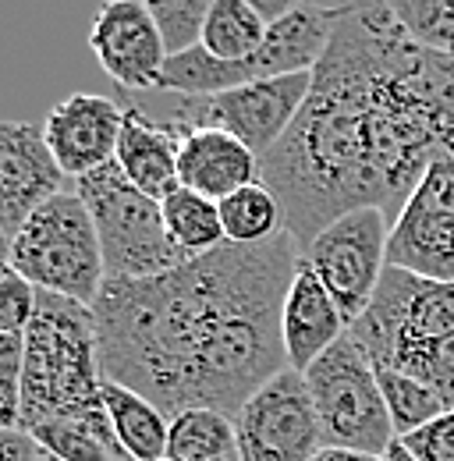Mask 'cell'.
Listing matches in <instances>:
<instances>
[{"label":"cell","mask_w":454,"mask_h":461,"mask_svg":"<svg viewBox=\"0 0 454 461\" xmlns=\"http://www.w3.org/2000/svg\"><path fill=\"white\" fill-rule=\"evenodd\" d=\"M36 298H40V291L4 263V274H0V334H25L32 316H36Z\"/></svg>","instance_id":"obj_28"},{"label":"cell","mask_w":454,"mask_h":461,"mask_svg":"<svg viewBox=\"0 0 454 461\" xmlns=\"http://www.w3.org/2000/svg\"><path fill=\"white\" fill-rule=\"evenodd\" d=\"M298 256L284 230L259 245L224 241L157 277L107 281L93 302L104 380L170 419L188 408L234 419L287 369L281 323Z\"/></svg>","instance_id":"obj_2"},{"label":"cell","mask_w":454,"mask_h":461,"mask_svg":"<svg viewBox=\"0 0 454 461\" xmlns=\"http://www.w3.org/2000/svg\"><path fill=\"white\" fill-rule=\"evenodd\" d=\"M377 380H380L384 402L391 408L397 440L408 437V433H415L419 426H426V422H433L437 415L448 411L430 387H422V384L412 380V376H401L395 369H377Z\"/></svg>","instance_id":"obj_24"},{"label":"cell","mask_w":454,"mask_h":461,"mask_svg":"<svg viewBox=\"0 0 454 461\" xmlns=\"http://www.w3.org/2000/svg\"><path fill=\"white\" fill-rule=\"evenodd\" d=\"M391 11L419 47L454 60V0H395Z\"/></svg>","instance_id":"obj_25"},{"label":"cell","mask_w":454,"mask_h":461,"mask_svg":"<svg viewBox=\"0 0 454 461\" xmlns=\"http://www.w3.org/2000/svg\"><path fill=\"white\" fill-rule=\"evenodd\" d=\"M57 419H107L100 338L89 305L40 291L25 330L18 429L32 433Z\"/></svg>","instance_id":"obj_4"},{"label":"cell","mask_w":454,"mask_h":461,"mask_svg":"<svg viewBox=\"0 0 454 461\" xmlns=\"http://www.w3.org/2000/svg\"><path fill=\"white\" fill-rule=\"evenodd\" d=\"M213 0H150V14L164 36L168 58H181L203 47V29Z\"/></svg>","instance_id":"obj_26"},{"label":"cell","mask_w":454,"mask_h":461,"mask_svg":"<svg viewBox=\"0 0 454 461\" xmlns=\"http://www.w3.org/2000/svg\"><path fill=\"white\" fill-rule=\"evenodd\" d=\"M387 263L426 277L454 285V157L444 153L430 164L426 177L404 203L391 224Z\"/></svg>","instance_id":"obj_11"},{"label":"cell","mask_w":454,"mask_h":461,"mask_svg":"<svg viewBox=\"0 0 454 461\" xmlns=\"http://www.w3.org/2000/svg\"><path fill=\"white\" fill-rule=\"evenodd\" d=\"M164 461H170V458H164Z\"/></svg>","instance_id":"obj_34"},{"label":"cell","mask_w":454,"mask_h":461,"mask_svg":"<svg viewBox=\"0 0 454 461\" xmlns=\"http://www.w3.org/2000/svg\"><path fill=\"white\" fill-rule=\"evenodd\" d=\"M305 384L323 426V447H344L384 458L397 440L391 408L377 369L351 330L305 369Z\"/></svg>","instance_id":"obj_8"},{"label":"cell","mask_w":454,"mask_h":461,"mask_svg":"<svg viewBox=\"0 0 454 461\" xmlns=\"http://www.w3.org/2000/svg\"><path fill=\"white\" fill-rule=\"evenodd\" d=\"M454 157V60L419 47L391 4H348L313 93L259 157L298 252L355 210L395 224L437 157Z\"/></svg>","instance_id":"obj_1"},{"label":"cell","mask_w":454,"mask_h":461,"mask_svg":"<svg viewBox=\"0 0 454 461\" xmlns=\"http://www.w3.org/2000/svg\"><path fill=\"white\" fill-rule=\"evenodd\" d=\"M313 461H380L377 455H362V451H344V447H323Z\"/></svg>","instance_id":"obj_31"},{"label":"cell","mask_w":454,"mask_h":461,"mask_svg":"<svg viewBox=\"0 0 454 461\" xmlns=\"http://www.w3.org/2000/svg\"><path fill=\"white\" fill-rule=\"evenodd\" d=\"M121 128H124V104L93 93H78L54 104L43 124L47 146L71 181L114 164Z\"/></svg>","instance_id":"obj_14"},{"label":"cell","mask_w":454,"mask_h":461,"mask_svg":"<svg viewBox=\"0 0 454 461\" xmlns=\"http://www.w3.org/2000/svg\"><path fill=\"white\" fill-rule=\"evenodd\" d=\"M75 195L86 203L107 263V281L157 277L188 263V256L170 241L160 199L135 188L117 160L75 181Z\"/></svg>","instance_id":"obj_7"},{"label":"cell","mask_w":454,"mask_h":461,"mask_svg":"<svg viewBox=\"0 0 454 461\" xmlns=\"http://www.w3.org/2000/svg\"><path fill=\"white\" fill-rule=\"evenodd\" d=\"M170 461H241L234 419L213 408H188L170 419Z\"/></svg>","instance_id":"obj_19"},{"label":"cell","mask_w":454,"mask_h":461,"mask_svg":"<svg viewBox=\"0 0 454 461\" xmlns=\"http://www.w3.org/2000/svg\"><path fill=\"white\" fill-rule=\"evenodd\" d=\"M387 245H391V217L384 210H355L323 228L302 259L323 281L338 302L344 323L351 327L373 302L387 274Z\"/></svg>","instance_id":"obj_9"},{"label":"cell","mask_w":454,"mask_h":461,"mask_svg":"<svg viewBox=\"0 0 454 461\" xmlns=\"http://www.w3.org/2000/svg\"><path fill=\"white\" fill-rule=\"evenodd\" d=\"M177 185L213 203H224L234 192L259 185V153H252L241 139L217 128L188 131L181 135Z\"/></svg>","instance_id":"obj_15"},{"label":"cell","mask_w":454,"mask_h":461,"mask_svg":"<svg viewBox=\"0 0 454 461\" xmlns=\"http://www.w3.org/2000/svg\"><path fill=\"white\" fill-rule=\"evenodd\" d=\"M241 461H313L323 451V426L305 373L281 369L234 415Z\"/></svg>","instance_id":"obj_10"},{"label":"cell","mask_w":454,"mask_h":461,"mask_svg":"<svg viewBox=\"0 0 454 461\" xmlns=\"http://www.w3.org/2000/svg\"><path fill=\"white\" fill-rule=\"evenodd\" d=\"M177 153H181V139L174 131L146 117L139 107L124 104V128L114 160L135 188L164 203L177 188Z\"/></svg>","instance_id":"obj_17"},{"label":"cell","mask_w":454,"mask_h":461,"mask_svg":"<svg viewBox=\"0 0 454 461\" xmlns=\"http://www.w3.org/2000/svg\"><path fill=\"white\" fill-rule=\"evenodd\" d=\"M401 444L419 461H454V411H444L415 433L401 437Z\"/></svg>","instance_id":"obj_29"},{"label":"cell","mask_w":454,"mask_h":461,"mask_svg":"<svg viewBox=\"0 0 454 461\" xmlns=\"http://www.w3.org/2000/svg\"><path fill=\"white\" fill-rule=\"evenodd\" d=\"M160 206H164V224L170 230V241L188 259L206 256V252L221 249L227 241L224 221H221V203L177 185Z\"/></svg>","instance_id":"obj_21"},{"label":"cell","mask_w":454,"mask_h":461,"mask_svg":"<svg viewBox=\"0 0 454 461\" xmlns=\"http://www.w3.org/2000/svg\"><path fill=\"white\" fill-rule=\"evenodd\" d=\"M4 263L36 291H50L89 309L107 285L100 234L75 192L40 206L4 249Z\"/></svg>","instance_id":"obj_6"},{"label":"cell","mask_w":454,"mask_h":461,"mask_svg":"<svg viewBox=\"0 0 454 461\" xmlns=\"http://www.w3.org/2000/svg\"><path fill=\"white\" fill-rule=\"evenodd\" d=\"M284 351H287V366L305 373L320 355H327L348 334V323L340 316L338 302L331 298V291L323 288V281L313 274V267L298 256L295 267V281L284 302Z\"/></svg>","instance_id":"obj_16"},{"label":"cell","mask_w":454,"mask_h":461,"mask_svg":"<svg viewBox=\"0 0 454 461\" xmlns=\"http://www.w3.org/2000/svg\"><path fill=\"white\" fill-rule=\"evenodd\" d=\"M43 461H57V458H50V455H47V458H43Z\"/></svg>","instance_id":"obj_33"},{"label":"cell","mask_w":454,"mask_h":461,"mask_svg":"<svg viewBox=\"0 0 454 461\" xmlns=\"http://www.w3.org/2000/svg\"><path fill=\"white\" fill-rule=\"evenodd\" d=\"M68 174L47 146V131L32 121H4L0 124V234L4 249L14 241L22 224L64 195Z\"/></svg>","instance_id":"obj_13"},{"label":"cell","mask_w":454,"mask_h":461,"mask_svg":"<svg viewBox=\"0 0 454 461\" xmlns=\"http://www.w3.org/2000/svg\"><path fill=\"white\" fill-rule=\"evenodd\" d=\"M89 47L100 60V68L121 86V93H157L168 47L164 36L150 14V4L142 0H111L96 11L89 29Z\"/></svg>","instance_id":"obj_12"},{"label":"cell","mask_w":454,"mask_h":461,"mask_svg":"<svg viewBox=\"0 0 454 461\" xmlns=\"http://www.w3.org/2000/svg\"><path fill=\"white\" fill-rule=\"evenodd\" d=\"M348 330L373 369L419 380L454 411V285L387 267L369 309Z\"/></svg>","instance_id":"obj_3"},{"label":"cell","mask_w":454,"mask_h":461,"mask_svg":"<svg viewBox=\"0 0 454 461\" xmlns=\"http://www.w3.org/2000/svg\"><path fill=\"white\" fill-rule=\"evenodd\" d=\"M313 93V71H298V75H284V78H267V82H252L231 93L217 96H174V93H124L132 104L146 117H153L157 124H164L177 139L199 128H217L234 139H241L252 153L267 157L281 135L295 124L298 111L305 107Z\"/></svg>","instance_id":"obj_5"},{"label":"cell","mask_w":454,"mask_h":461,"mask_svg":"<svg viewBox=\"0 0 454 461\" xmlns=\"http://www.w3.org/2000/svg\"><path fill=\"white\" fill-rule=\"evenodd\" d=\"M270 25L256 14L252 0H213L203 29V50L210 58L241 64L267 43Z\"/></svg>","instance_id":"obj_20"},{"label":"cell","mask_w":454,"mask_h":461,"mask_svg":"<svg viewBox=\"0 0 454 461\" xmlns=\"http://www.w3.org/2000/svg\"><path fill=\"white\" fill-rule=\"evenodd\" d=\"M22 369H25V334H0V426L4 429H18Z\"/></svg>","instance_id":"obj_27"},{"label":"cell","mask_w":454,"mask_h":461,"mask_svg":"<svg viewBox=\"0 0 454 461\" xmlns=\"http://www.w3.org/2000/svg\"><path fill=\"white\" fill-rule=\"evenodd\" d=\"M104 404L111 415L114 437L128 461H164L170 440V415L121 384L104 380Z\"/></svg>","instance_id":"obj_18"},{"label":"cell","mask_w":454,"mask_h":461,"mask_svg":"<svg viewBox=\"0 0 454 461\" xmlns=\"http://www.w3.org/2000/svg\"><path fill=\"white\" fill-rule=\"evenodd\" d=\"M43 455L57 461H128L117 437H114L111 415L107 419H57L43 422L29 433Z\"/></svg>","instance_id":"obj_22"},{"label":"cell","mask_w":454,"mask_h":461,"mask_svg":"<svg viewBox=\"0 0 454 461\" xmlns=\"http://www.w3.org/2000/svg\"><path fill=\"white\" fill-rule=\"evenodd\" d=\"M43 447L22 429H0V461H43Z\"/></svg>","instance_id":"obj_30"},{"label":"cell","mask_w":454,"mask_h":461,"mask_svg":"<svg viewBox=\"0 0 454 461\" xmlns=\"http://www.w3.org/2000/svg\"><path fill=\"white\" fill-rule=\"evenodd\" d=\"M380 461H419V458H415V455H412V451H408L401 440H395V444L387 447V455H384Z\"/></svg>","instance_id":"obj_32"},{"label":"cell","mask_w":454,"mask_h":461,"mask_svg":"<svg viewBox=\"0 0 454 461\" xmlns=\"http://www.w3.org/2000/svg\"><path fill=\"white\" fill-rule=\"evenodd\" d=\"M221 221H224L227 241H234V245H259V241H270V238L287 230L281 203L263 181L224 199Z\"/></svg>","instance_id":"obj_23"}]
</instances>
